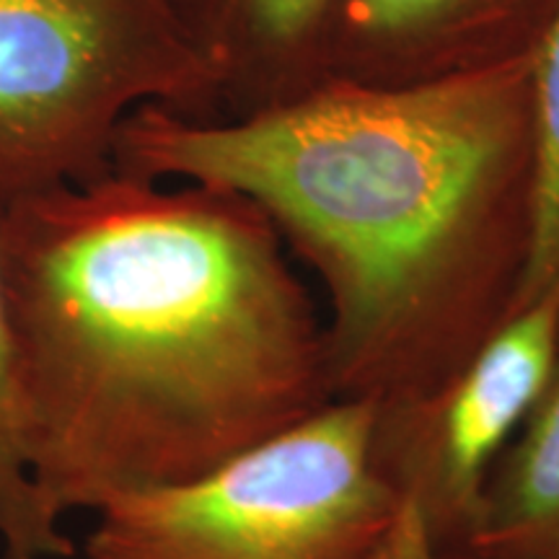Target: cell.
I'll list each match as a JSON object with an SVG mask.
<instances>
[{
    "mask_svg": "<svg viewBox=\"0 0 559 559\" xmlns=\"http://www.w3.org/2000/svg\"><path fill=\"white\" fill-rule=\"evenodd\" d=\"M557 368L559 290H549L515 311L443 386L373 404L370 459L389 498L379 559H449Z\"/></svg>",
    "mask_w": 559,
    "mask_h": 559,
    "instance_id": "5b68a950",
    "label": "cell"
},
{
    "mask_svg": "<svg viewBox=\"0 0 559 559\" xmlns=\"http://www.w3.org/2000/svg\"><path fill=\"white\" fill-rule=\"evenodd\" d=\"M218 81L221 117L296 102L326 81L337 0H169Z\"/></svg>",
    "mask_w": 559,
    "mask_h": 559,
    "instance_id": "52a82bcc",
    "label": "cell"
},
{
    "mask_svg": "<svg viewBox=\"0 0 559 559\" xmlns=\"http://www.w3.org/2000/svg\"><path fill=\"white\" fill-rule=\"evenodd\" d=\"M62 559H83L81 555H73V557H62Z\"/></svg>",
    "mask_w": 559,
    "mask_h": 559,
    "instance_id": "8fae6325",
    "label": "cell"
},
{
    "mask_svg": "<svg viewBox=\"0 0 559 559\" xmlns=\"http://www.w3.org/2000/svg\"><path fill=\"white\" fill-rule=\"evenodd\" d=\"M111 166L254 202L324 290L334 400H417L515 311L534 234L531 58L417 86L330 79L234 120L148 104Z\"/></svg>",
    "mask_w": 559,
    "mask_h": 559,
    "instance_id": "7a4b0ae2",
    "label": "cell"
},
{
    "mask_svg": "<svg viewBox=\"0 0 559 559\" xmlns=\"http://www.w3.org/2000/svg\"><path fill=\"white\" fill-rule=\"evenodd\" d=\"M0 555L5 559H62L79 555V547L62 531V521L55 519L41 502L21 449L3 277H0Z\"/></svg>",
    "mask_w": 559,
    "mask_h": 559,
    "instance_id": "9c48e42d",
    "label": "cell"
},
{
    "mask_svg": "<svg viewBox=\"0 0 559 559\" xmlns=\"http://www.w3.org/2000/svg\"><path fill=\"white\" fill-rule=\"evenodd\" d=\"M0 559H5V557H3V555H0Z\"/></svg>",
    "mask_w": 559,
    "mask_h": 559,
    "instance_id": "7c38bea8",
    "label": "cell"
},
{
    "mask_svg": "<svg viewBox=\"0 0 559 559\" xmlns=\"http://www.w3.org/2000/svg\"><path fill=\"white\" fill-rule=\"evenodd\" d=\"M370 402L334 400L205 477L96 510L83 559H379Z\"/></svg>",
    "mask_w": 559,
    "mask_h": 559,
    "instance_id": "277c9868",
    "label": "cell"
},
{
    "mask_svg": "<svg viewBox=\"0 0 559 559\" xmlns=\"http://www.w3.org/2000/svg\"><path fill=\"white\" fill-rule=\"evenodd\" d=\"M559 0H337L326 81L417 86L534 58Z\"/></svg>",
    "mask_w": 559,
    "mask_h": 559,
    "instance_id": "8992f818",
    "label": "cell"
},
{
    "mask_svg": "<svg viewBox=\"0 0 559 559\" xmlns=\"http://www.w3.org/2000/svg\"><path fill=\"white\" fill-rule=\"evenodd\" d=\"M534 104V234L515 311L559 290V9L531 58ZM513 311V313H515Z\"/></svg>",
    "mask_w": 559,
    "mask_h": 559,
    "instance_id": "30bf717a",
    "label": "cell"
},
{
    "mask_svg": "<svg viewBox=\"0 0 559 559\" xmlns=\"http://www.w3.org/2000/svg\"><path fill=\"white\" fill-rule=\"evenodd\" d=\"M449 559H559V368L489 474Z\"/></svg>",
    "mask_w": 559,
    "mask_h": 559,
    "instance_id": "ba28073f",
    "label": "cell"
},
{
    "mask_svg": "<svg viewBox=\"0 0 559 559\" xmlns=\"http://www.w3.org/2000/svg\"><path fill=\"white\" fill-rule=\"evenodd\" d=\"M148 104L221 117L169 0H0V218L115 171L117 132Z\"/></svg>",
    "mask_w": 559,
    "mask_h": 559,
    "instance_id": "3957f363",
    "label": "cell"
},
{
    "mask_svg": "<svg viewBox=\"0 0 559 559\" xmlns=\"http://www.w3.org/2000/svg\"><path fill=\"white\" fill-rule=\"evenodd\" d=\"M21 449L66 521L179 487L334 402L324 319L267 215L111 171L0 218Z\"/></svg>",
    "mask_w": 559,
    "mask_h": 559,
    "instance_id": "6da1fadb",
    "label": "cell"
}]
</instances>
